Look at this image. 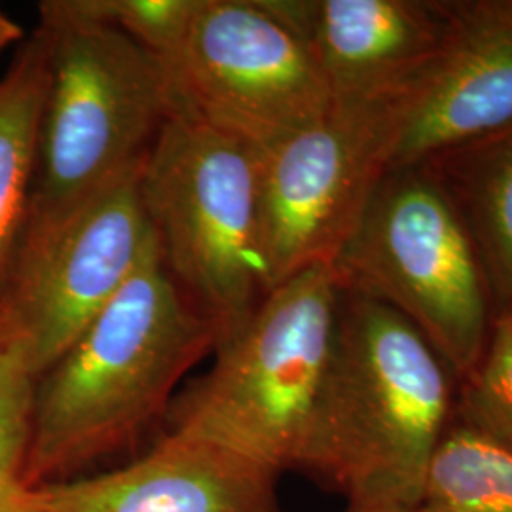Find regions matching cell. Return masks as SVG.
I'll return each instance as SVG.
<instances>
[{"label":"cell","instance_id":"cell-5","mask_svg":"<svg viewBox=\"0 0 512 512\" xmlns=\"http://www.w3.org/2000/svg\"><path fill=\"white\" fill-rule=\"evenodd\" d=\"M139 196L167 272L224 340L270 293L256 148L175 110L141 167Z\"/></svg>","mask_w":512,"mask_h":512},{"label":"cell","instance_id":"cell-11","mask_svg":"<svg viewBox=\"0 0 512 512\" xmlns=\"http://www.w3.org/2000/svg\"><path fill=\"white\" fill-rule=\"evenodd\" d=\"M279 476L211 440L162 431L126 465L25 488L12 512H283Z\"/></svg>","mask_w":512,"mask_h":512},{"label":"cell","instance_id":"cell-12","mask_svg":"<svg viewBox=\"0 0 512 512\" xmlns=\"http://www.w3.org/2000/svg\"><path fill=\"white\" fill-rule=\"evenodd\" d=\"M306 38L334 105L401 97L437 54L450 2L277 0Z\"/></svg>","mask_w":512,"mask_h":512},{"label":"cell","instance_id":"cell-17","mask_svg":"<svg viewBox=\"0 0 512 512\" xmlns=\"http://www.w3.org/2000/svg\"><path fill=\"white\" fill-rule=\"evenodd\" d=\"M465 382L459 420L512 452V304L490 329L484 355Z\"/></svg>","mask_w":512,"mask_h":512},{"label":"cell","instance_id":"cell-3","mask_svg":"<svg viewBox=\"0 0 512 512\" xmlns=\"http://www.w3.org/2000/svg\"><path fill=\"white\" fill-rule=\"evenodd\" d=\"M50 84L23 241L38 238L139 171L177 110L164 67L124 33L38 4ZM21 241V243H23Z\"/></svg>","mask_w":512,"mask_h":512},{"label":"cell","instance_id":"cell-20","mask_svg":"<svg viewBox=\"0 0 512 512\" xmlns=\"http://www.w3.org/2000/svg\"><path fill=\"white\" fill-rule=\"evenodd\" d=\"M344 512H414L404 511V509H368V507H346Z\"/></svg>","mask_w":512,"mask_h":512},{"label":"cell","instance_id":"cell-14","mask_svg":"<svg viewBox=\"0 0 512 512\" xmlns=\"http://www.w3.org/2000/svg\"><path fill=\"white\" fill-rule=\"evenodd\" d=\"M414 512H512V452L458 420L444 431Z\"/></svg>","mask_w":512,"mask_h":512},{"label":"cell","instance_id":"cell-1","mask_svg":"<svg viewBox=\"0 0 512 512\" xmlns=\"http://www.w3.org/2000/svg\"><path fill=\"white\" fill-rule=\"evenodd\" d=\"M217 344L152 236L122 291L38 376L25 486L88 475L162 433L188 374Z\"/></svg>","mask_w":512,"mask_h":512},{"label":"cell","instance_id":"cell-9","mask_svg":"<svg viewBox=\"0 0 512 512\" xmlns=\"http://www.w3.org/2000/svg\"><path fill=\"white\" fill-rule=\"evenodd\" d=\"M141 169L112 184L54 230L21 243L0 294V344L42 376L122 291L152 232Z\"/></svg>","mask_w":512,"mask_h":512},{"label":"cell","instance_id":"cell-4","mask_svg":"<svg viewBox=\"0 0 512 512\" xmlns=\"http://www.w3.org/2000/svg\"><path fill=\"white\" fill-rule=\"evenodd\" d=\"M342 283L313 266L274 287L186 380L162 431L211 440L277 475L296 471L329 370Z\"/></svg>","mask_w":512,"mask_h":512},{"label":"cell","instance_id":"cell-19","mask_svg":"<svg viewBox=\"0 0 512 512\" xmlns=\"http://www.w3.org/2000/svg\"><path fill=\"white\" fill-rule=\"evenodd\" d=\"M23 40H25V37H23V29L19 27L18 21L10 18V16L2 10V6H0V54H2L8 46H12V44H16V42H23Z\"/></svg>","mask_w":512,"mask_h":512},{"label":"cell","instance_id":"cell-7","mask_svg":"<svg viewBox=\"0 0 512 512\" xmlns=\"http://www.w3.org/2000/svg\"><path fill=\"white\" fill-rule=\"evenodd\" d=\"M177 110L253 148L321 120L329 86L277 0H198L164 67Z\"/></svg>","mask_w":512,"mask_h":512},{"label":"cell","instance_id":"cell-16","mask_svg":"<svg viewBox=\"0 0 512 512\" xmlns=\"http://www.w3.org/2000/svg\"><path fill=\"white\" fill-rule=\"evenodd\" d=\"M74 18L112 27L167 67L183 46L198 0H59Z\"/></svg>","mask_w":512,"mask_h":512},{"label":"cell","instance_id":"cell-15","mask_svg":"<svg viewBox=\"0 0 512 512\" xmlns=\"http://www.w3.org/2000/svg\"><path fill=\"white\" fill-rule=\"evenodd\" d=\"M473 181L478 243L497 289L512 304V128L482 141Z\"/></svg>","mask_w":512,"mask_h":512},{"label":"cell","instance_id":"cell-13","mask_svg":"<svg viewBox=\"0 0 512 512\" xmlns=\"http://www.w3.org/2000/svg\"><path fill=\"white\" fill-rule=\"evenodd\" d=\"M50 52L37 25L0 78V294L18 260L37 175Z\"/></svg>","mask_w":512,"mask_h":512},{"label":"cell","instance_id":"cell-18","mask_svg":"<svg viewBox=\"0 0 512 512\" xmlns=\"http://www.w3.org/2000/svg\"><path fill=\"white\" fill-rule=\"evenodd\" d=\"M37 378L0 344V512H12L25 486Z\"/></svg>","mask_w":512,"mask_h":512},{"label":"cell","instance_id":"cell-8","mask_svg":"<svg viewBox=\"0 0 512 512\" xmlns=\"http://www.w3.org/2000/svg\"><path fill=\"white\" fill-rule=\"evenodd\" d=\"M395 101L334 105L306 128L256 148L260 241L270 291L334 266L391 169Z\"/></svg>","mask_w":512,"mask_h":512},{"label":"cell","instance_id":"cell-2","mask_svg":"<svg viewBox=\"0 0 512 512\" xmlns=\"http://www.w3.org/2000/svg\"><path fill=\"white\" fill-rule=\"evenodd\" d=\"M448 372L399 311L342 287L329 370L296 471L349 507L414 511L450 425Z\"/></svg>","mask_w":512,"mask_h":512},{"label":"cell","instance_id":"cell-6","mask_svg":"<svg viewBox=\"0 0 512 512\" xmlns=\"http://www.w3.org/2000/svg\"><path fill=\"white\" fill-rule=\"evenodd\" d=\"M344 289L399 311L467 380L490 338L484 268L458 209L418 167L389 171L334 262Z\"/></svg>","mask_w":512,"mask_h":512},{"label":"cell","instance_id":"cell-10","mask_svg":"<svg viewBox=\"0 0 512 512\" xmlns=\"http://www.w3.org/2000/svg\"><path fill=\"white\" fill-rule=\"evenodd\" d=\"M391 169L512 128V0L450 2L437 54L395 101Z\"/></svg>","mask_w":512,"mask_h":512}]
</instances>
